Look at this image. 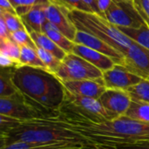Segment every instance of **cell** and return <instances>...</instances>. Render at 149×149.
I'll list each match as a JSON object with an SVG mask.
<instances>
[{"label": "cell", "mask_w": 149, "mask_h": 149, "mask_svg": "<svg viewBox=\"0 0 149 149\" xmlns=\"http://www.w3.org/2000/svg\"><path fill=\"white\" fill-rule=\"evenodd\" d=\"M112 149H149V143L147 144H135V145H126L118 146Z\"/></svg>", "instance_id": "35"}, {"label": "cell", "mask_w": 149, "mask_h": 149, "mask_svg": "<svg viewBox=\"0 0 149 149\" xmlns=\"http://www.w3.org/2000/svg\"><path fill=\"white\" fill-rule=\"evenodd\" d=\"M53 2L68 9L69 10H79L83 11L93 12L92 10L82 0H53Z\"/></svg>", "instance_id": "28"}, {"label": "cell", "mask_w": 149, "mask_h": 149, "mask_svg": "<svg viewBox=\"0 0 149 149\" xmlns=\"http://www.w3.org/2000/svg\"><path fill=\"white\" fill-rule=\"evenodd\" d=\"M0 114L22 122L43 119L40 113L25 101L19 92L11 97L0 98Z\"/></svg>", "instance_id": "7"}, {"label": "cell", "mask_w": 149, "mask_h": 149, "mask_svg": "<svg viewBox=\"0 0 149 149\" xmlns=\"http://www.w3.org/2000/svg\"><path fill=\"white\" fill-rule=\"evenodd\" d=\"M102 78L107 89H120L126 91L142 80V78L130 72L120 64H115L109 70L103 72Z\"/></svg>", "instance_id": "8"}, {"label": "cell", "mask_w": 149, "mask_h": 149, "mask_svg": "<svg viewBox=\"0 0 149 149\" xmlns=\"http://www.w3.org/2000/svg\"><path fill=\"white\" fill-rule=\"evenodd\" d=\"M133 3L144 22L149 26V0H132Z\"/></svg>", "instance_id": "29"}, {"label": "cell", "mask_w": 149, "mask_h": 149, "mask_svg": "<svg viewBox=\"0 0 149 149\" xmlns=\"http://www.w3.org/2000/svg\"><path fill=\"white\" fill-rule=\"evenodd\" d=\"M0 65L2 68H7V67H17L19 66L17 63H16L14 60H12L10 57L0 53Z\"/></svg>", "instance_id": "32"}, {"label": "cell", "mask_w": 149, "mask_h": 149, "mask_svg": "<svg viewBox=\"0 0 149 149\" xmlns=\"http://www.w3.org/2000/svg\"><path fill=\"white\" fill-rule=\"evenodd\" d=\"M132 100H137L149 103V77L142 79L137 85L127 89Z\"/></svg>", "instance_id": "23"}, {"label": "cell", "mask_w": 149, "mask_h": 149, "mask_svg": "<svg viewBox=\"0 0 149 149\" xmlns=\"http://www.w3.org/2000/svg\"><path fill=\"white\" fill-rule=\"evenodd\" d=\"M125 115L134 120L149 124V103L132 100L130 107Z\"/></svg>", "instance_id": "21"}, {"label": "cell", "mask_w": 149, "mask_h": 149, "mask_svg": "<svg viewBox=\"0 0 149 149\" xmlns=\"http://www.w3.org/2000/svg\"><path fill=\"white\" fill-rule=\"evenodd\" d=\"M0 17L4 20V23L10 34L19 30H26L21 18L17 15H14L0 10Z\"/></svg>", "instance_id": "26"}, {"label": "cell", "mask_w": 149, "mask_h": 149, "mask_svg": "<svg viewBox=\"0 0 149 149\" xmlns=\"http://www.w3.org/2000/svg\"><path fill=\"white\" fill-rule=\"evenodd\" d=\"M30 35L33 42L35 43L37 48H41L46 52H51L61 61L66 56L67 53L64 50H62L58 45H57L56 43L52 41L45 33L32 31V32H30Z\"/></svg>", "instance_id": "17"}, {"label": "cell", "mask_w": 149, "mask_h": 149, "mask_svg": "<svg viewBox=\"0 0 149 149\" xmlns=\"http://www.w3.org/2000/svg\"><path fill=\"white\" fill-rule=\"evenodd\" d=\"M104 149H112V148H103Z\"/></svg>", "instance_id": "38"}, {"label": "cell", "mask_w": 149, "mask_h": 149, "mask_svg": "<svg viewBox=\"0 0 149 149\" xmlns=\"http://www.w3.org/2000/svg\"><path fill=\"white\" fill-rule=\"evenodd\" d=\"M52 119L78 133L95 147L113 148L118 146L149 143V124L134 120L127 115L103 122H93L64 114Z\"/></svg>", "instance_id": "1"}, {"label": "cell", "mask_w": 149, "mask_h": 149, "mask_svg": "<svg viewBox=\"0 0 149 149\" xmlns=\"http://www.w3.org/2000/svg\"><path fill=\"white\" fill-rule=\"evenodd\" d=\"M120 31L131 40L149 50V26L147 24L141 27H118Z\"/></svg>", "instance_id": "19"}, {"label": "cell", "mask_w": 149, "mask_h": 149, "mask_svg": "<svg viewBox=\"0 0 149 149\" xmlns=\"http://www.w3.org/2000/svg\"><path fill=\"white\" fill-rule=\"evenodd\" d=\"M76 44H80L83 45H86L89 48H92L95 51H98L108 57H110L112 59L114 60L116 64H122L124 59V55L119 52L118 50L112 47L110 45L106 43L105 41L101 40L100 38L86 32L84 31L78 30L73 40Z\"/></svg>", "instance_id": "12"}, {"label": "cell", "mask_w": 149, "mask_h": 149, "mask_svg": "<svg viewBox=\"0 0 149 149\" xmlns=\"http://www.w3.org/2000/svg\"><path fill=\"white\" fill-rule=\"evenodd\" d=\"M10 38L19 46L28 45V46L37 49L35 43L33 42L30 33L26 30H19V31H14L10 34Z\"/></svg>", "instance_id": "27"}, {"label": "cell", "mask_w": 149, "mask_h": 149, "mask_svg": "<svg viewBox=\"0 0 149 149\" xmlns=\"http://www.w3.org/2000/svg\"><path fill=\"white\" fill-rule=\"evenodd\" d=\"M100 101L114 120L126 114L130 107L132 98L126 90L106 89L100 96Z\"/></svg>", "instance_id": "10"}, {"label": "cell", "mask_w": 149, "mask_h": 149, "mask_svg": "<svg viewBox=\"0 0 149 149\" xmlns=\"http://www.w3.org/2000/svg\"><path fill=\"white\" fill-rule=\"evenodd\" d=\"M49 3H50L37 4L33 6L27 14L20 17L29 33L32 31L43 32V27L47 21L45 17V8Z\"/></svg>", "instance_id": "15"}, {"label": "cell", "mask_w": 149, "mask_h": 149, "mask_svg": "<svg viewBox=\"0 0 149 149\" xmlns=\"http://www.w3.org/2000/svg\"><path fill=\"white\" fill-rule=\"evenodd\" d=\"M69 17L77 30L84 31L100 38L120 52L124 57L134 42L117 26L97 13L72 10L69 11Z\"/></svg>", "instance_id": "4"}, {"label": "cell", "mask_w": 149, "mask_h": 149, "mask_svg": "<svg viewBox=\"0 0 149 149\" xmlns=\"http://www.w3.org/2000/svg\"><path fill=\"white\" fill-rule=\"evenodd\" d=\"M82 1L92 10L93 12L98 14V8H97V4H96V0H82Z\"/></svg>", "instance_id": "36"}, {"label": "cell", "mask_w": 149, "mask_h": 149, "mask_svg": "<svg viewBox=\"0 0 149 149\" xmlns=\"http://www.w3.org/2000/svg\"><path fill=\"white\" fill-rule=\"evenodd\" d=\"M12 80L25 101L43 119L58 117L65 88L54 73L44 68L20 65L13 69Z\"/></svg>", "instance_id": "2"}, {"label": "cell", "mask_w": 149, "mask_h": 149, "mask_svg": "<svg viewBox=\"0 0 149 149\" xmlns=\"http://www.w3.org/2000/svg\"><path fill=\"white\" fill-rule=\"evenodd\" d=\"M0 53H3L10 57L20 66L19 64L20 46L17 44H16L11 38L0 39Z\"/></svg>", "instance_id": "24"}, {"label": "cell", "mask_w": 149, "mask_h": 149, "mask_svg": "<svg viewBox=\"0 0 149 149\" xmlns=\"http://www.w3.org/2000/svg\"><path fill=\"white\" fill-rule=\"evenodd\" d=\"M20 65H28L32 67H39L46 69L44 63L40 59L37 49L28 46L22 45L20 46V57H19ZM47 70V69H46Z\"/></svg>", "instance_id": "22"}, {"label": "cell", "mask_w": 149, "mask_h": 149, "mask_svg": "<svg viewBox=\"0 0 149 149\" xmlns=\"http://www.w3.org/2000/svg\"><path fill=\"white\" fill-rule=\"evenodd\" d=\"M9 1L11 3L14 8L19 7V6L32 7L40 3H48L53 2V0H9Z\"/></svg>", "instance_id": "30"}, {"label": "cell", "mask_w": 149, "mask_h": 149, "mask_svg": "<svg viewBox=\"0 0 149 149\" xmlns=\"http://www.w3.org/2000/svg\"><path fill=\"white\" fill-rule=\"evenodd\" d=\"M142 79L149 77V50L133 42L121 64Z\"/></svg>", "instance_id": "9"}, {"label": "cell", "mask_w": 149, "mask_h": 149, "mask_svg": "<svg viewBox=\"0 0 149 149\" xmlns=\"http://www.w3.org/2000/svg\"><path fill=\"white\" fill-rule=\"evenodd\" d=\"M78 149H104L103 148H99V147H88V148H84Z\"/></svg>", "instance_id": "37"}, {"label": "cell", "mask_w": 149, "mask_h": 149, "mask_svg": "<svg viewBox=\"0 0 149 149\" xmlns=\"http://www.w3.org/2000/svg\"><path fill=\"white\" fill-rule=\"evenodd\" d=\"M105 18L117 27L138 28L146 24L132 0H113Z\"/></svg>", "instance_id": "6"}, {"label": "cell", "mask_w": 149, "mask_h": 149, "mask_svg": "<svg viewBox=\"0 0 149 149\" xmlns=\"http://www.w3.org/2000/svg\"><path fill=\"white\" fill-rule=\"evenodd\" d=\"M43 32L45 33L52 41L56 43L57 45H58L66 53L72 52L75 43L71 39H69L66 36H65L52 24L46 21V23L43 27Z\"/></svg>", "instance_id": "18"}, {"label": "cell", "mask_w": 149, "mask_h": 149, "mask_svg": "<svg viewBox=\"0 0 149 149\" xmlns=\"http://www.w3.org/2000/svg\"><path fill=\"white\" fill-rule=\"evenodd\" d=\"M16 141L44 144L65 142L93 146L83 136L61 126L52 118L23 121L15 128L1 134V147Z\"/></svg>", "instance_id": "3"}, {"label": "cell", "mask_w": 149, "mask_h": 149, "mask_svg": "<svg viewBox=\"0 0 149 149\" xmlns=\"http://www.w3.org/2000/svg\"><path fill=\"white\" fill-rule=\"evenodd\" d=\"M72 52L83 58L102 72L109 70L116 64L110 57L80 44L75 43Z\"/></svg>", "instance_id": "14"}, {"label": "cell", "mask_w": 149, "mask_h": 149, "mask_svg": "<svg viewBox=\"0 0 149 149\" xmlns=\"http://www.w3.org/2000/svg\"><path fill=\"white\" fill-rule=\"evenodd\" d=\"M113 0H96V4L98 8V14L105 18V14L109 9Z\"/></svg>", "instance_id": "31"}, {"label": "cell", "mask_w": 149, "mask_h": 149, "mask_svg": "<svg viewBox=\"0 0 149 149\" xmlns=\"http://www.w3.org/2000/svg\"><path fill=\"white\" fill-rule=\"evenodd\" d=\"M15 67H1L0 74V98L11 97L18 93L12 80V72Z\"/></svg>", "instance_id": "20"}, {"label": "cell", "mask_w": 149, "mask_h": 149, "mask_svg": "<svg viewBox=\"0 0 149 149\" xmlns=\"http://www.w3.org/2000/svg\"><path fill=\"white\" fill-rule=\"evenodd\" d=\"M55 75L64 82L102 79L103 72L83 58L69 52L61 61Z\"/></svg>", "instance_id": "5"}, {"label": "cell", "mask_w": 149, "mask_h": 149, "mask_svg": "<svg viewBox=\"0 0 149 149\" xmlns=\"http://www.w3.org/2000/svg\"><path fill=\"white\" fill-rule=\"evenodd\" d=\"M10 38V32L9 31L4 20L0 17V39H7Z\"/></svg>", "instance_id": "34"}, {"label": "cell", "mask_w": 149, "mask_h": 149, "mask_svg": "<svg viewBox=\"0 0 149 149\" xmlns=\"http://www.w3.org/2000/svg\"><path fill=\"white\" fill-rule=\"evenodd\" d=\"M69 11L68 9L55 2H52L45 8V17L48 22L52 24L65 36L73 41L78 30L70 19Z\"/></svg>", "instance_id": "11"}, {"label": "cell", "mask_w": 149, "mask_h": 149, "mask_svg": "<svg viewBox=\"0 0 149 149\" xmlns=\"http://www.w3.org/2000/svg\"><path fill=\"white\" fill-rule=\"evenodd\" d=\"M62 83L65 90L72 94L94 98L98 100H100V96L107 89L103 78L99 79L64 81Z\"/></svg>", "instance_id": "13"}, {"label": "cell", "mask_w": 149, "mask_h": 149, "mask_svg": "<svg viewBox=\"0 0 149 149\" xmlns=\"http://www.w3.org/2000/svg\"><path fill=\"white\" fill-rule=\"evenodd\" d=\"M95 147V146H85L73 143H55V144H44V143H32V142H22L16 141L1 147L0 149H78Z\"/></svg>", "instance_id": "16"}, {"label": "cell", "mask_w": 149, "mask_h": 149, "mask_svg": "<svg viewBox=\"0 0 149 149\" xmlns=\"http://www.w3.org/2000/svg\"><path fill=\"white\" fill-rule=\"evenodd\" d=\"M37 52L40 59L42 60L45 66L46 67V69L55 74L61 64V60H59L51 52L45 51L44 49L37 48Z\"/></svg>", "instance_id": "25"}, {"label": "cell", "mask_w": 149, "mask_h": 149, "mask_svg": "<svg viewBox=\"0 0 149 149\" xmlns=\"http://www.w3.org/2000/svg\"><path fill=\"white\" fill-rule=\"evenodd\" d=\"M0 10L17 15L16 9L14 8V6L11 4V3L9 0H0Z\"/></svg>", "instance_id": "33"}]
</instances>
